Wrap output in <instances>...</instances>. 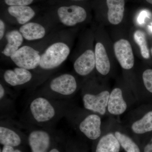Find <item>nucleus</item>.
<instances>
[{
	"mask_svg": "<svg viewBox=\"0 0 152 152\" xmlns=\"http://www.w3.org/2000/svg\"><path fill=\"white\" fill-rule=\"evenodd\" d=\"M72 105L70 100L53 99L31 95L19 122L26 126L55 128L57 123L65 118Z\"/></svg>",
	"mask_w": 152,
	"mask_h": 152,
	"instance_id": "obj_1",
	"label": "nucleus"
},
{
	"mask_svg": "<svg viewBox=\"0 0 152 152\" xmlns=\"http://www.w3.org/2000/svg\"><path fill=\"white\" fill-rule=\"evenodd\" d=\"M66 33L53 35L41 55L39 66L33 71L37 79V88L53 76V74L67 59L71 45Z\"/></svg>",
	"mask_w": 152,
	"mask_h": 152,
	"instance_id": "obj_2",
	"label": "nucleus"
},
{
	"mask_svg": "<svg viewBox=\"0 0 152 152\" xmlns=\"http://www.w3.org/2000/svg\"><path fill=\"white\" fill-rule=\"evenodd\" d=\"M78 88V83L75 76L65 73L52 76L34 91L31 95L53 99L70 100Z\"/></svg>",
	"mask_w": 152,
	"mask_h": 152,
	"instance_id": "obj_3",
	"label": "nucleus"
},
{
	"mask_svg": "<svg viewBox=\"0 0 152 152\" xmlns=\"http://www.w3.org/2000/svg\"><path fill=\"white\" fill-rule=\"evenodd\" d=\"M65 118L85 138L94 142L101 137V118L97 114L87 113L72 105Z\"/></svg>",
	"mask_w": 152,
	"mask_h": 152,
	"instance_id": "obj_4",
	"label": "nucleus"
},
{
	"mask_svg": "<svg viewBox=\"0 0 152 152\" xmlns=\"http://www.w3.org/2000/svg\"><path fill=\"white\" fill-rule=\"evenodd\" d=\"M18 125L27 138L28 147L30 152H48L52 147L65 135L55 128H48Z\"/></svg>",
	"mask_w": 152,
	"mask_h": 152,
	"instance_id": "obj_5",
	"label": "nucleus"
},
{
	"mask_svg": "<svg viewBox=\"0 0 152 152\" xmlns=\"http://www.w3.org/2000/svg\"><path fill=\"white\" fill-rule=\"evenodd\" d=\"M52 37L39 42L22 46L10 58L17 67L33 71L39 66L41 55L50 41Z\"/></svg>",
	"mask_w": 152,
	"mask_h": 152,
	"instance_id": "obj_6",
	"label": "nucleus"
},
{
	"mask_svg": "<svg viewBox=\"0 0 152 152\" xmlns=\"http://www.w3.org/2000/svg\"><path fill=\"white\" fill-rule=\"evenodd\" d=\"M1 81L8 87L17 89L28 88L32 92L37 88V77L34 72L19 67L3 71Z\"/></svg>",
	"mask_w": 152,
	"mask_h": 152,
	"instance_id": "obj_7",
	"label": "nucleus"
},
{
	"mask_svg": "<svg viewBox=\"0 0 152 152\" xmlns=\"http://www.w3.org/2000/svg\"><path fill=\"white\" fill-rule=\"evenodd\" d=\"M0 144L13 147L27 146V138L24 131L13 119H1Z\"/></svg>",
	"mask_w": 152,
	"mask_h": 152,
	"instance_id": "obj_8",
	"label": "nucleus"
},
{
	"mask_svg": "<svg viewBox=\"0 0 152 152\" xmlns=\"http://www.w3.org/2000/svg\"><path fill=\"white\" fill-rule=\"evenodd\" d=\"M110 95V93L107 91L95 94L86 85L83 90L82 96L84 108L103 115L107 107Z\"/></svg>",
	"mask_w": 152,
	"mask_h": 152,
	"instance_id": "obj_9",
	"label": "nucleus"
},
{
	"mask_svg": "<svg viewBox=\"0 0 152 152\" xmlns=\"http://www.w3.org/2000/svg\"><path fill=\"white\" fill-rule=\"evenodd\" d=\"M59 23L66 27H73L86 20V11L81 6L72 5L59 7L56 12Z\"/></svg>",
	"mask_w": 152,
	"mask_h": 152,
	"instance_id": "obj_10",
	"label": "nucleus"
},
{
	"mask_svg": "<svg viewBox=\"0 0 152 152\" xmlns=\"http://www.w3.org/2000/svg\"><path fill=\"white\" fill-rule=\"evenodd\" d=\"M73 68L77 75L83 77L90 75L96 69L94 48L90 43L74 60Z\"/></svg>",
	"mask_w": 152,
	"mask_h": 152,
	"instance_id": "obj_11",
	"label": "nucleus"
},
{
	"mask_svg": "<svg viewBox=\"0 0 152 152\" xmlns=\"http://www.w3.org/2000/svg\"><path fill=\"white\" fill-rule=\"evenodd\" d=\"M114 53L120 66L125 70H130L134 65V56L132 45L125 39H121L114 44Z\"/></svg>",
	"mask_w": 152,
	"mask_h": 152,
	"instance_id": "obj_12",
	"label": "nucleus"
},
{
	"mask_svg": "<svg viewBox=\"0 0 152 152\" xmlns=\"http://www.w3.org/2000/svg\"><path fill=\"white\" fill-rule=\"evenodd\" d=\"M15 96L8 87L3 82L0 83L1 119H13L16 113Z\"/></svg>",
	"mask_w": 152,
	"mask_h": 152,
	"instance_id": "obj_13",
	"label": "nucleus"
},
{
	"mask_svg": "<svg viewBox=\"0 0 152 152\" xmlns=\"http://www.w3.org/2000/svg\"><path fill=\"white\" fill-rule=\"evenodd\" d=\"M49 27L39 22L30 21L19 28L24 39L28 41L42 40L47 36Z\"/></svg>",
	"mask_w": 152,
	"mask_h": 152,
	"instance_id": "obj_14",
	"label": "nucleus"
},
{
	"mask_svg": "<svg viewBox=\"0 0 152 152\" xmlns=\"http://www.w3.org/2000/svg\"><path fill=\"white\" fill-rule=\"evenodd\" d=\"M6 43L1 51V54L7 58H10L23 45V37L19 30L13 29L6 33L4 39Z\"/></svg>",
	"mask_w": 152,
	"mask_h": 152,
	"instance_id": "obj_15",
	"label": "nucleus"
},
{
	"mask_svg": "<svg viewBox=\"0 0 152 152\" xmlns=\"http://www.w3.org/2000/svg\"><path fill=\"white\" fill-rule=\"evenodd\" d=\"M94 51L96 70L102 75H108L110 70V62L107 50L102 42H96Z\"/></svg>",
	"mask_w": 152,
	"mask_h": 152,
	"instance_id": "obj_16",
	"label": "nucleus"
},
{
	"mask_svg": "<svg viewBox=\"0 0 152 152\" xmlns=\"http://www.w3.org/2000/svg\"><path fill=\"white\" fill-rule=\"evenodd\" d=\"M93 152H120L121 145L113 133H109L95 141Z\"/></svg>",
	"mask_w": 152,
	"mask_h": 152,
	"instance_id": "obj_17",
	"label": "nucleus"
},
{
	"mask_svg": "<svg viewBox=\"0 0 152 152\" xmlns=\"http://www.w3.org/2000/svg\"><path fill=\"white\" fill-rule=\"evenodd\" d=\"M127 105L123 96L122 91L120 88H114L110 94L108 102V111L112 115H121L126 110Z\"/></svg>",
	"mask_w": 152,
	"mask_h": 152,
	"instance_id": "obj_18",
	"label": "nucleus"
},
{
	"mask_svg": "<svg viewBox=\"0 0 152 152\" xmlns=\"http://www.w3.org/2000/svg\"><path fill=\"white\" fill-rule=\"evenodd\" d=\"M7 12L17 23L20 26L31 21L36 15L35 11L29 6H10Z\"/></svg>",
	"mask_w": 152,
	"mask_h": 152,
	"instance_id": "obj_19",
	"label": "nucleus"
},
{
	"mask_svg": "<svg viewBox=\"0 0 152 152\" xmlns=\"http://www.w3.org/2000/svg\"><path fill=\"white\" fill-rule=\"evenodd\" d=\"M107 18L113 25L119 24L122 21L125 10L124 0H107Z\"/></svg>",
	"mask_w": 152,
	"mask_h": 152,
	"instance_id": "obj_20",
	"label": "nucleus"
},
{
	"mask_svg": "<svg viewBox=\"0 0 152 152\" xmlns=\"http://www.w3.org/2000/svg\"><path fill=\"white\" fill-rule=\"evenodd\" d=\"M132 129L136 134H143L152 131V111L147 113L140 119L134 122Z\"/></svg>",
	"mask_w": 152,
	"mask_h": 152,
	"instance_id": "obj_21",
	"label": "nucleus"
},
{
	"mask_svg": "<svg viewBox=\"0 0 152 152\" xmlns=\"http://www.w3.org/2000/svg\"><path fill=\"white\" fill-rule=\"evenodd\" d=\"M114 134L126 152H142L138 144L129 136L118 131L115 132Z\"/></svg>",
	"mask_w": 152,
	"mask_h": 152,
	"instance_id": "obj_22",
	"label": "nucleus"
},
{
	"mask_svg": "<svg viewBox=\"0 0 152 152\" xmlns=\"http://www.w3.org/2000/svg\"><path fill=\"white\" fill-rule=\"evenodd\" d=\"M134 39L136 43L140 48L142 57L145 59L149 58V50L145 32L142 30H136L134 34Z\"/></svg>",
	"mask_w": 152,
	"mask_h": 152,
	"instance_id": "obj_23",
	"label": "nucleus"
},
{
	"mask_svg": "<svg viewBox=\"0 0 152 152\" xmlns=\"http://www.w3.org/2000/svg\"><path fill=\"white\" fill-rule=\"evenodd\" d=\"M64 152H88L81 144L72 139L66 137Z\"/></svg>",
	"mask_w": 152,
	"mask_h": 152,
	"instance_id": "obj_24",
	"label": "nucleus"
},
{
	"mask_svg": "<svg viewBox=\"0 0 152 152\" xmlns=\"http://www.w3.org/2000/svg\"><path fill=\"white\" fill-rule=\"evenodd\" d=\"M142 78L145 88L152 94V69H147L144 71Z\"/></svg>",
	"mask_w": 152,
	"mask_h": 152,
	"instance_id": "obj_25",
	"label": "nucleus"
},
{
	"mask_svg": "<svg viewBox=\"0 0 152 152\" xmlns=\"http://www.w3.org/2000/svg\"><path fill=\"white\" fill-rule=\"evenodd\" d=\"M0 152H30V151L27 146L13 147L1 145Z\"/></svg>",
	"mask_w": 152,
	"mask_h": 152,
	"instance_id": "obj_26",
	"label": "nucleus"
},
{
	"mask_svg": "<svg viewBox=\"0 0 152 152\" xmlns=\"http://www.w3.org/2000/svg\"><path fill=\"white\" fill-rule=\"evenodd\" d=\"M34 0H4L5 4L7 6H29Z\"/></svg>",
	"mask_w": 152,
	"mask_h": 152,
	"instance_id": "obj_27",
	"label": "nucleus"
},
{
	"mask_svg": "<svg viewBox=\"0 0 152 152\" xmlns=\"http://www.w3.org/2000/svg\"><path fill=\"white\" fill-rule=\"evenodd\" d=\"M66 137L65 136L58 142H57L48 152H64V144Z\"/></svg>",
	"mask_w": 152,
	"mask_h": 152,
	"instance_id": "obj_28",
	"label": "nucleus"
},
{
	"mask_svg": "<svg viewBox=\"0 0 152 152\" xmlns=\"http://www.w3.org/2000/svg\"><path fill=\"white\" fill-rule=\"evenodd\" d=\"M6 23L3 19H0V40L3 41L5 36L6 31Z\"/></svg>",
	"mask_w": 152,
	"mask_h": 152,
	"instance_id": "obj_29",
	"label": "nucleus"
},
{
	"mask_svg": "<svg viewBox=\"0 0 152 152\" xmlns=\"http://www.w3.org/2000/svg\"><path fill=\"white\" fill-rule=\"evenodd\" d=\"M142 152H152V137L144 147Z\"/></svg>",
	"mask_w": 152,
	"mask_h": 152,
	"instance_id": "obj_30",
	"label": "nucleus"
},
{
	"mask_svg": "<svg viewBox=\"0 0 152 152\" xmlns=\"http://www.w3.org/2000/svg\"><path fill=\"white\" fill-rule=\"evenodd\" d=\"M148 3H150V4H152V0H146Z\"/></svg>",
	"mask_w": 152,
	"mask_h": 152,
	"instance_id": "obj_31",
	"label": "nucleus"
},
{
	"mask_svg": "<svg viewBox=\"0 0 152 152\" xmlns=\"http://www.w3.org/2000/svg\"><path fill=\"white\" fill-rule=\"evenodd\" d=\"M150 30L152 32V26H151L150 27Z\"/></svg>",
	"mask_w": 152,
	"mask_h": 152,
	"instance_id": "obj_32",
	"label": "nucleus"
},
{
	"mask_svg": "<svg viewBox=\"0 0 152 152\" xmlns=\"http://www.w3.org/2000/svg\"><path fill=\"white\" fill-rule=\"evenodd\" d=\"M73 1H82V0H73Z\"/></svg>",
	"mask_w": 152,
	"mask_h": 152,
	"instance_id": "obj_33",
	"label": "nucleus"
},
{
	"mask_svg": "<svg viewBox=\"0 0 152 152\" xmlns=\"http://www.w3.org/2000/svg\"><path fill=\"white\" fill-rule=\"evenodd\" d=\"M151 53H152V48L151 49Z\"/></svg>",
	"mask_w": 152,
	"mask_h": 152,
	"instance_id": "obj_34",
	"label": "nucleus"
}]
</instances>
